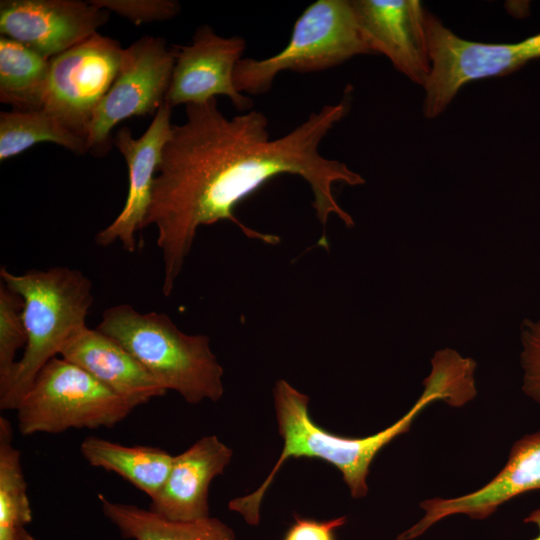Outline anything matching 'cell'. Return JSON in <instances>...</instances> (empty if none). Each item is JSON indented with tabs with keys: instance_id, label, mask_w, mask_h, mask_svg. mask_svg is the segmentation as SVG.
Here are the masks:
<instances>
[{
	"instance_id": "cell-26",
	"label": "cell",
	"mask_w": 540,
	"mask_h": 540,
	"mask_svg": "<svg viewBox=\"0 0 540 540\" xmlns=\"http://www.w3.org/2000/svg\"><path fill=\"white\" fill-rule=\"evenodd\" d=\"M525 523L534 524L538 528V534L531 540H540V507L531 511L527 517L524 518Z\"/></svg>"
},
{
	"instance_id": "cell-13",
	"label": "cell",
	"mask_w": 540,
	"mask_h": 540,
	"mask_svg": "<svg viewBox=\"0 0 540 540\" xmlns=\"http://www.w3.org/2000/svg\"><path fill=\"white\" fill-rule=\"evenodd\" d=\"M354 11L372 53L424 86L431 73L426 12L418 0H354Z\"/></svg>"
},
{
	"instance_id": "cell-7",
	"label": "cell",
	"mask_w": 540,
	"mask_h": 540,
	"mask_svg": "<svg viewBox=\"0 0 540 540\" xmlns=\"http://www.w3.org/2000/svg\"><path fill=\"white\" fill-rule=\"evenodd\" d=\"M426 33L431 73L424 84L423 114L433 119L467 83L505 76L540 58V33L516 43L468 41L427 10Z\"/></svg>"
},
{
	"instance_id": "cell-20",
	"label": "cell",
	"mask_w": 540,
	"mask_h": 540,
	"mask_svg": "<svg viewBox=\"0 0 540 540\" xmlns=\"http://www.w3.org/2000/svg\"><path fill=\"white\" fill-rule=\"evenodd\" d=\"M40 142H51L76 153L87 152L86 141L43 109L0 113V160L14 157Z\"/></svg>"
},
{
	"instance_id": "cell-9",
	"label": "cell",
	"mask_w": 540,
	"mask_h": 540,
	"mask_svg": "<svg viewBox=\"0 0 540 540\" xmlns=\"http://www.w3.org/2000/svg\"><path fill=\"white\" fill-rule=\"evenodd\" d=\"M123 52L119 42L96 33L51 58L42 109L86 141L93 114L118 74Z\"/></svg>"
},
{
	"instance_id": "cell-3",
	"label": "cell",
	"mask_w": 540,
	"mask_h": 540,
	"mask_svg": "<svg viewBox=\"0 0 540 540\" xmlns=\"http://www.w3.org/2000/svg\"><path fill=\"white\" fill-rule=\"evenodd\" d=\"M278 432L283 439L279 459L264 482L252 493L228 503L249 525H258L266 491L281 466L289 458H316L336 467L353 498L368 493L367 477L377 454L397 436L408 432L413 420L426 408L424 400L416 403L387 428L361 438L339 436L321 428L309 413V397L286 380H278L273 389Z\"/></svg>"
},
{
	"instance_id": "cell-12",
	"label": "cell",
	"mask_w": 540,
	"mask_h": 540,
	"mask_svg": "<svg viewBox=\"0 0 540 540\" xmlns=\"http://www.w3.org/2000/svg\"><path fill=\"white\" fill-rule=\"evenodd\" d=\"M172 109L164 102L140 138H134L128 127H121L113 138L127 163L128 193L118 216L96 234L97 245L106 247L119 241L127 252H135V234L142 230L162 151L172 134Z\"/></svg>"
},
{
	"instance_id": "cell-18",
	"label": "cell",
	"mask_w": 540,
	"mask_h": 540,
	"mask_svg": "<svg viewBox=\"0 0 540 540\" xmlns=\"http://www.w3.org/2000/svg\"><path fill=\"white\" fill-rule=\"evenodd\" d=\"M80 451L89 465L113 472L154 499L164 485L173 455L154 446H125L104 438L89 436Z\"/></svg>"
},
{
	"instance_id": "cell-11",
	"label": "cell",
	"mask_w": 540,
	"mask_h": 540,
	"mask_svg": "<svg viewBox=\"0 0 540 540\" xmlns=\"http://www.w3.org/2000/svg\"><path fill=\"white\" fill-rule=\"evenodd\" d=\"M108 17L91 0H1L0 33L51 59L96 34Z\"/></svg>"
},
{
	"instance_id": "cell-23",
	"label": "cell",
	"mask_w": 540,
	"mask_h": 540,
	"mask_svg": "<svg viewBox=\"0 0 540 540\" xmlns=\"http://www.w3.org/2000/svg\"><path fill=\"white\" fill-rule=\"evenodd\" d=\"M100 9L112 11L135 25L166 21L180 12L174 0H91Z\"/></svg>"
},
{
	"instance_id": "cell-16",
	"label": "cell",
	"mask_w": 540,
	"mask_h": 540,
	"mask_svg": "<svg viewBox=\"0 0 540 540\" xmlns=\"http://www.w3.org/2000/svg\"><path fill=\"white\" fill-rule=\"evenodd\" d=\"M59 356L84 369L134 409L167 393L127 349L96 328L81 329Z\"/></svg>"
},
{
	"instance_id": "cell-27",
	"label": "cell",
	"mask_w": 540,
	"mask_h": 540,
	"mask_svg": "<svg viewBox=\"0 0 540 540\" xmlns=\"http://www.w3.org/2000/svg\"><path fill=\"white\" fill-rule=\"evenodd\" d=\"M8 540H36L25 528L17 530Z\"/></svg>"
},
{
	"instance_id": "cell-8",
	"label": "cell",
	"mask_w": 540,
	"mask_h": 540,
	"mask_svg": "<svg viewBox=\"0 0 540 540\" xmlns=\"http://www.w3.org/2000/svg\"><path fill=\"white\" fill-rule=\"evenodd\" d=\"M174 64V49L161 37L144 36L124 49L118 74L93 114L87 152L105 156L113 144L111 131L118 123L156 114L165 102Z\"/></svg>"
},
{
	"instance_id": "cell-19",
	"label": "cell",
	"mask_w": 540,
	"mask_h": 540,
	"mask_svg": "<svg viewBox=\"0 0 540 540\" xmlns=\"http://www.w3.org/2000/svg\"><path fill=\"white\" fill-rule=\"evenodd\" d=\"M50 59L8 37H0V101L14 110L43 108Z\"/></svg>"
},
{
	"instance_id": "cell-6",
	"label": "cell",
	"mask_w": 540,
	"mask_h": 540,
	"mask_svg": "<svg viewBox=\"0 0 540 540\" xmlns=\"http://www.w3.org/2000/svg\"><path fill=\"white\" fill-rule=\"evenodd\" d=\"M133 409L84 369L57 356L40 370L19 403L17 426L25 436L113 427Z\"/></svg>"
},
{
	"instance_id": "cell-5",
	"label": "cell",
	"mask_w": 540,
	"mask_h": 540,
	"mask_svg": "<svg viewBox=\"0 0 540 540\" xmlns=\"http://www.w3.org/2000/svg\"><path fill=\"white\" fill-rule=\"evenodd\" d=\"M360 29L352 1L317 0L296 20L287 45L264 58H242L233 80L236 89L246 94L268 92L283 71L299 73L333 68L362 54H371Z\"/></svg>"
},
{
	"instance_id": "cell-2",
	"label": "cell",
	"mask_w": 540,
	"mask_h": 540,
	"mask_svg": "<svg viewBox=\"0 0 540 540\" xmlns=\"http://www.w3.org/2000/svg\"><path fill=\"white\" fill-rule=\"evenodd\" d=\"M0 277L24 301L27 343L11 374L0 383V408L16 410L40 370L87 326L93 285L82 271L68 267L32 269L23 274L2 267Z\"/></svg>"
},
{
	"instance_id": "cell-24",
	"label": "cell",
	"mask_w": 540,
	"mask_h": 540,
	"mask_svg": "<svg viewBox=\"0 0 540 540\" xmlns=\"http://www.w3.org/2000/svg\"><path fill=\"white\" fill-rule=\"evenodd\" d=\"M523 391L540 405V319L524 320L521 334Z\"/></svg>"
},
{
	"instance_id": "cell-15",
	"label": "cell",
	"mask_w": 540,
	"mask_h": 540,
	"mask_svg": "<svg viewBox=\"0 0 540 540\" xmlns=\"http://www.w3.org/2000/svg\"><path fill=\"white\" fill-rule=\"evenodd\" d=\"M233 452L216 435L197 440L173 457L169 475L150 509L173 521H192L209 516L208 491L222 474Z\"/></svg>"
},
{
	"instance_id": "cell-17",
	"label": "cell",
	"mask_w": 540,
	"mask_h": 540,
	"mask_svg": "<svg viewBox=\"0 0 540 540\" xmlns=\"http://www.w3.org/2000/svg\"><path fill=\"white\" fill-rule=\"evenodd\" d=\"M104 516L131 540H236L234 531L215 517L173 521L151 509L114 502L98 494Z\"/></svg>"
},
{
	"instance_id": "cell-25",
	"label": "cell",
	"mask_w": 540,
	"mask_h": 540,
	"mask_svg": "<svg viewBox=\"0 0 540 540\" xmlns=\"http://www.w3.org/2000/svg\"><path fill=\"white\" fill-rule=\"evenodd\" d=\"M346 521L344 516L326 521L296 518L284 540H335V531Z\"/></svg>"
},
{
	"instance_id": "cell-4",
	"label": "cell",
	"mask_w": 540,
	"mask_h": 540,
	"mask_svg": "<svg viewBox=\"0 0 540 540\" xmlns=\"http://www.w3.org/2000/svg\"><path fill=\"white\" fill-rule=\"evenodd\" d=\"M96 329L120 343L168 391L197 404L224 394L223 368L204 334H186L164 313L129 304L107 308Z\"/></svg>"
},
{
	"instance_id": "cell-1",
	"label": "cell",
	"mask_w": 540,
	"mask_h": 540,
	"mask_svg": "<svg viewBox=\"0 0 540 540\" xmlns=\"http://www.w3.org/2000/svg\"><path fill=\"white\" fill-rule=\"evenodd\" d=\"M351 103L352 87L348 85L338 103L323 106L276 139L270 138L268 119L260 111L228 119L216 98L186 105L185 122L173 125L163 148L142 225V229L154 225L158 231L164 296L172 294L200 226L225 220L250 239L269 245L280 242L275 234L246 226L234 213L242 200L279 175H297L309 185L312 206L323 227L331 215L348 228L354 226L333 189L336 183L357 186L365 179L319 151L322 140L348 114Z\"/></svg>"
},
{
	"instance_id": "cell-14",
	"label": "cell",
	"mask_w": 540,
	"mask_h": 540,
	"mask_svg": "<svg viewBox=\"0 0 540 540\" xmlns=\"http://www.w3.org/2000/svg\"><path fill=\"white\" fill-rule=\"evenodd\" d=\"M533 490H540V431L515 441L504 467L479 489L454 498L435 497L421 502L423 517L399 534L397 540H414L452 515L483 520L502 504Z\"/></svg>"
},
{
	"instance_id": "cell-21",
	"label": "cell",
	"mask_w": 540,
	"mask_h": 540,
	"mask_svg": "<svg viewBox=\"0 0 540 540\" xmlns=\"http://www.w3.org/2000/svg\"><path fill=\"white\" fill-rule=\"evenodd\" d=\"M32 521V509L21 463L13 445V428L0 417V540H8Z\"/></svg>"
},
{
	"instance_id": "cell-10",
	"label": "cell",
	"mask_w": 540,
	"mask_h": 540,
	"mask_svg": "<svg viewBox=\"0 0 540 540\" xmlns=\"http://www.w3.org/2000/svg\"><path fill=\"white\" fill-rule=\"evenodd\" d=\"M245 48L246 42L240 36L223 37L208 25L198 27L191 43L173 48L175 64L165 102L173 108L224 95L239 111L249 110L252 99L239 92L233 80Z\"/></svg>"
},
{
	"instance_id": "cell-22",
	"label": "cell",
	"mask_w": 540,
	"mask_h": 540,
	"mask_svg": "<svg viewBox=\"0 0 540 540\" xmlns=\"http://www.w3.org/2000/svg\"><path fill=\"white\" fill-rule=\"evenodd\" d=\"M22 297L0 283V383L11 374L19 349L25 348L27 335L23 322Z\"/></svg>"
}]
</instances>
